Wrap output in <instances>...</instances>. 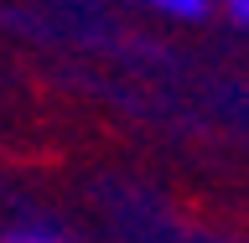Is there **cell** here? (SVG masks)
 <instances>
[{"mask_svg":"<svg viewBox=\"0 0 249 243\" xmlns=\"http://www.w3.org/2000/svg\"><path fill=\"white\" fill-rule=\"evenodd\" d=\"M229 11L239 16V21H249V0H229Z\"/></svg>","mask_w":249,"mask_h":243,"instance_id":"cell-3","label":"cell"},{"mask_svg":"<svg viewBox=\"0 0 249 243\" xmlns=\"http://www.w3.org/2000/svg\"><path fill=\"white\" fill-rule=\"evenodd\" d=\"M151 5H161V11H171V16H202L208 0H151Z\"/></svg>","mask_w":249,"mask_h":243,"instance_id":"cell-1","label":"cell"},{"mask_svg":"<svg viewBox=\"0 0 249 243\" xmlns=\"http://www.w3.org/2000/svg\"><path fill=\"white\" fill-rule=\"evenodd\" d=\"M5 243H62L57 233H42V228H21V233H11Z\"/></svg>","mask_w":249,"mask_h":243,"instance_id":"cell-2","label":"cell"}]
</instances>
